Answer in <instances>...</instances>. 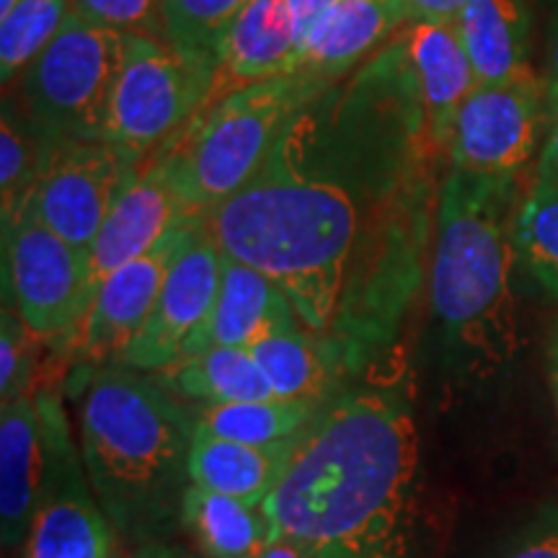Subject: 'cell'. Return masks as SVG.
Returning <instances> with one entry per match:
<instances>
[{"label": "cell", "mask_w": 558, "mask_h": 558, "mask_svg": "<svg viewBox=\"0 0 558 558\" xmlns=\"http://www.w3.org/2000/svg\"><path fill=\"white\" fill-rule=\"evenodd\" d=\"M439 156L393 41L344 88L329 83L300 107L262 169L202 220L357 375L393 344L422 282Z\"/></svg>", "instance_id": "6da1fadb"}, {"label": "cell", "mask_w": 558, "mask_h": 558, "mask_svg": "<svg viewBox=\"0 0 558 558\" xmlns=\"http://www.w3.org/2000/svg\"><path fill=\"white\" fill-rule=\"evenodd\" d=\"M418 427L401 360L375 357L320 403L262 509L305 558H407Z\"/></svg>", "instance_id": "7a4b0ae2"}, {"label": "cell", "mask_w": 558, "mask_h": 558, "mask_svg": "<svg viewBox=\"0 0 558 558\" xmlns=\"http://www.w3.org/2000/svg\"><path fill=\"white\" fill-rule=\"evenodd\" d=\"M68 390L78 399L83 465L114 533L135 548L169 541L192 486L197 411L158 373L120 362L81 365Z\"/></svg>", "instance_id": "3957f363"}, {"label": "cell", "mask_w": 558, "mask_h": 558, "mask_svg": "<svg viewBox=\"0 0 558 558\" xmlns=\"http://www.w3.org/2000/svg\"><path fill=\"white\" fill-rule=\"evenodd\" d=\"M514 179L450 169L437 199L429 305L445 369L469 386L507 378L520 352L512 298Z\"/></svg>", "instance_id": "277c9868"}, {"label": "cell", "mask_w": 558, "mask_h": 558, "mask_svg": "<svg viewBox=\"0 0 558 558\" xmlns=\"http://www.w3.org/2000/svg\"><path fill=\"white\" fill-rule=\"evenodd\" d=\"M326 86L295 70L207 101L156 150L181 199L202 215L233 197L262 169L295 111Z\"/></svg>", "instance_id": "5b68a950"}, {"label": "cell", "mask_w": 558, "mask_h": 558, "mask_svg": "<svg viewBox=\"0 0 558 558\" xmlns=\"http://www.w3.org/2000/svg\"><path fill=\"white\" fill-rule=\"evenodd\" d=\"M122 60V32L88 24L70 11L50 45L21 75L26 120L52 143L107 140Z\"/></svg>", "instance_id": "8992f818"}, {"label": "cell", "mask_w": 558, "mask_h": 558, "mask_svg": "<svg viewBox=\"0 0 558 558\" xmlns=\"http://www.w3.org/2000/svg\"><path fill=\"white\" fill-rule=\"evenodd\" d=\"M218 60L150 34H124V60L111 101L107 140L145 158L213 101Z\"/></svg>", "instance_id": "52a82bcc"}, {"label": "cell", "mask_w": 558, "mask_h": 558, "mask_svg": "<svg viewBox=\"0 0 558 558\" xmlns=\"http://www.w3.org/2000/svg\"><path fill=\"white\" fill-rule=\"evenodd\" d=\"M3 282L26 329L58 352L96 295L88 248L60 239L26 205L3 220Z\"/></svg>", "instance_id": "ba28073f"}, {"label": "cell", "mask_w": 558, "mask_h": 558, "mask_svg": "<svg viewBox=\"0 0 558 558\" xmlns=\"http://www.w3.org/2000/svg\"><path fill=\"white\" fill-rule=\"evenodd\" d=\"M45 484L24 558H111L114 527L96 499L60 393L39 390Z\"/></svg>", "instance_id": "9c48e42d"}, {"label": "cell", "mask_w": 558, "mask_h": 558, "mask_svg": "<svg viewBox=\"0 0 558 558\" xmlns=\"http://www.w3.org/2000/svg\"><path fill=\"white\" fill-rule=\"evenodd\" d=\"M140 156L111 140L52 143L21 205L78 248H90L109 209L140 173Z\"/></svg>", "instance_id": "30bf717a"}, {"label": "cell", "mask_w": 558, "mask_h": 558, "mask_svg": "<svg viewBox=\"0 0 558 558\" xmlns=\"http://www.w3.org/2000/svg\"><path fill=\"white\" fill-rule=\"evenodd\" d=\"M546 120V88L533 70L507 83L476 86L452 124L450 169L518 179L538 148Z\"/></svg>", "instance_id": "8fae6325"}, {"label": "cell", "mask_w": 558, "mask_h": 558, "mask_svg": "<svg viewBox=\"0 0 558 558\" xmlns=\"http://www.w3.org/2000/svg\"><path fill=\"white\" fill-rule=\"evenodd\" d=\"M202 226V215L184 220L166 233L148 254L137 256L104 279L96 290L86 318L62 349L78 365H109L137 337L160 295L166 277L190 246Z\"/></svg>", "instance_id": "7c38bea8"}, {"label": "cell", "mask_w": 558, "mask_h": 558, "mask_svg": "<svg viewBox=\"0 0 558 558\" xmlns=\"http://www.w3.org/2000/svg\"><path fill=\"white\" fill-rule=\"evenodd\" d=\"M220 277L222 251L202 220L197 235L173 262L148 320L117 362L145 373H163L179 362L186 341L213 308Z\"/></svg>", "instance_id": "4fadbf2b"}, {"label": "cell", "mask_w": 558, "mask_h": 558, "mask_svg": "<svg viewBox=\"0 0 558 558\" xmlns=\"http://www.w3.org/2000/svg\"><path fill=\"white\" fill-rule=\"evenodd\" d=\"M194 215L197 213L171 184L166 163L153 153L150 163L140 166L135 181L114 202L99 235L90 243L88 254L96 290L111 271L148 254L166 233Z\"/></svg>", "instance_id": "5bb4252c"}, {"label": "cell", "mask_w": 558, "mask_h": 558, "mask_svg": "<svg viewBox=\"0 0 558 558\" xmlns=\"http://www.w3.org/2000/svg\"><path fill=\"white\" fill-rule=\"evenodd\" d=\"M305 329L290 298L264 277L233 256L222 254V277L213 308L202 326L186 341L179 360L194 357L213 347L251 349L275 333Z\"/></svg>", "instance_id": "9a60e30c"}, {"label": "cell", "mask_w": 558, "mask_h": 558, "mask_svg": "<svg viewBox=\"0 0 558 558\" xmlns=\"http://www.w3.org/2000/svg\"><path fill=\"white\" fill-rule=\"evenodd\" d=\"M45 484V439L37 393L3 401L0 409V527L3 546L29 538Z\"/></svg>", "instance_id": "2e32d148"}, {"label": "cell", "mask_w": 558, "mask_h": 558, "mask_svg": "<svg viewBox=\"0 0 558 558\" xmlns=\"http://www.w3.org/2000/svg\"><path fill=\"white\" fill-rule=\"evenodd\" d=\"M414 75L432 143L448 153L458 109L478 86L456 24H411L401 39Z\"/></svg>", "instance_id": "e0dca14e"}, {"label": "cell", "mask_w": 558, "mask_h": 558, "mask_svg": "<svg viewBox=\"0 0 558 558\" xmlns=\"http://www.w3.org/2000/svg\"><path fill=\"white\" fill-rule=\"evenodd\" d=\"M298 65V34L288 0H248L218 52L215 99L251 83L288 75Z\"/></svg>", "instance_id": "ac0fdd59"}, {"label": "cell", "mask_w": 558, "mask_h": 558, "mask_svg": "<svg viewBox=\"0 0 558 558\" xmlns=\"http://www.w3.org/2000/svg\"><path fill=\"white\" fill-rule=\"evenodd\" d=\"M403 21L409 19L401 0H337L311 32L295 70L320 83H337Z\"/></svg>", "instance_id": "d6986e66"}, {"label": "cell", "mask_w": 558, "mask_h": 558, "mask_svg": "<svg viewBox=\"0 0 558 558\" xmlns=\"http://www.w3.org/2000/svg\"><path fill=\"white\" fill-rule=\"evenodd\" d=\"M298 437L277 445H243L197 429L190 458L192 484L262 507L288 469Z\"/></svg>", "instance_id": "ffe728a7"}, {"label": "cell", "mask_w": 558, "mask_h": 558, "mask_svg": "<svg viewBox=\"0 0 558 558\" xmlns=\"http://www.w3.org/2000/svg\"><path fill=\"white\" fill-rule=\"evenodd\" d=\"M456 29L478 86L507 83L530 73L527 16L520 0H469Z\"/></svg>", "instance_id": "44dd1931"}, {"label": "cell", "mask_w": 558, "mask_h": 558, "mask_svg": "<svg viewBox=\"0 0 558 558\" xmlns=\"http://www.w3.org/2000/svg\"><path fill=\"white\" fill-rule=\"evenodd\" d=\"M158 375L177 399L199 403L202 409L235 401L277 399L251 349L241 347L205 349L194 357L173 362Z\"/></svg>", "instance_id": "7402d4cb"}, {"label": "cell", "mask_w": 558, "mask_h": 558, "mask_svg": "<svg viewBox=\"0 0 558 558\" xmlns=\"http://www.w3.org/2000/svg\"><path fill=\"white\" fill-rule=\"evenodd\" d=\"M181 530L205 558H262L271 543V525L262 507L190 486L181 507Z\"/></svg>", "instance_id": "603a6c76"}, {"label": "cell", "mask_w": 558, "mask_h": 558, "mask_svg": "<svg viewBox=\"0 0 558 558\" xmlns=\"http://www.w3.org/2000/svg\"><path fill=\"white\" fill-rule=\"evenodd\" d=\"M277 399L326 401L352 375L341 369L326 339L308 329L262 339L251 347Z\"/></svg>", "instance_id": "cb8c5ba5"}, {"label": "cell", "mask_w": 558, "mask_h": 558, "mask_svg": "<svg viewBox=\"0 0 558 558\" xmlns=\"http://www.w3.org/2000/svg\"><path fill=\"white\" fill-rule=\"evenodd\" d=\"M324 401L264 399L235 401L197 411V429L243 445H277L295 439Z\"/></svg>", "instance_id": "d4e9b609"}, {"label": "cell", "mask_w": 558, "mask_h": 558, "mask_svg": "<svg viewBox=\"0 0 558 558\" xmlns=\"http://www.w3.org/2000/svg\"><path fill=\"white\" fill-rule=\"evenodd\" d=\"M518 267L548 298L558 300V186L535 181L514 218Z\"/></svg>", "instance_id": "484cf974"}, {"label": "cell", "mask_w": 558, "mask_h": 558, "mask_svg": "<svg viewBox=\"0 0 558 558\" xmlns=\"http://www.w3.org/2000/svg\"><path fill=\"white\" fill-rule=\"evenodd\" d=\"M248 0H160V39L179 50L218 60L226 34Z\"/></svg>", "instance_id": "4316f807"}, {"label": "cell", "mask_w": 558, "mask_h": 558, "mask_svg": "<svg viewBox=\"0 0 558 558\" xmlns=\"http://www.w3.org/2000/svg\"><path fill=\"white\" fill-rule=\"evenodd\" d=\"M70 0H19L0 19V78L11 83L50 45L68 19Z\"/></svg>", "instance_id": "83f0119b"}, {"label": "cell", "mask_w": 558, "mask_h": 558, "mask_svg": "<svg viewBox=\"0 0 558 558\" xmlns=\"http://www.w3.org/2000/svg\"><path fill=\"white\" fill-rule=\"evenodd\" d=\"M52 140L37 124L21 120L19 111L5 104L0 124V194L3 220H9L29 194Z\"/></svg>", "instance_id": "f1b7e54d"}, {"label": "cell", "mask_w": 558, "mask_h": 558, "mask_svg": "<svg viewBox=\"0 0 558 558\" xmlns=\"http://www.w3.org/2000/svg\"><path fill=\"white\" fill-rule=\"evenodd\" d=\"M37 337L26 329L24 320L9 305L3 308V324H0V399L11 401L19 396L34 393V378H37Z\"/></svg>", "instance_id": "f546056e"}, {"label": "cell", "mask_w": 558, "mask_h": 558, "mask_svg": "<svg viewBox=\"0 0 558 558\" xmlns=\"http://www.w3.org/2000/svg\"><path fill=\"white\" fill-rule=\"evenodd\" d=\"M484 558H558V505H543L530 512Z\"/></svg>", "instance_id": "4dcf8cb0"}, {"label": "cell", "mask_w": 558, "mask_h": 558, "mask_svg": "<svg viewBox=\"0 0 558 558\" xmlns=\"http://www.w3.org/2000/svg\"><path fill=\"white\" fill-rule=\"evenodd\" d=\"M160 0H70V9L88 24L122 34H150L160 37Z\"/></svg>", "instance_id": "1f68e13d"}, {"label": "cell", "mask_w": 558, "mask_h": 558, "mask_svg": "<svg viewBox=\"0 0 558 558\" xmlns=\"http://www.w3.org/2000/svg\"><path fill=\"white\" fill-rule=\"evenodd\" d=\"M411 24H456L469 0H401Z\"/></svg>", "instance_id": "d6a6232c"}, {"label": "cell", "mask_w": 558, "mask_h": 558, "mask_svg": "<svg viewBox=\"0 0 558 558\" xmlns=\"http://www.w3.org/2000/svg\"><path fill=\"white\" fill-rule=\"evenodd\" d=\"M337 0H288L292 21H295V34H298V58L303 45L308 41L311 32L316 29V24L324 19V13L331 9Z\"/></svg>", "instance_id": "836d02e7"}, {"label": "cell", "mask_w": 558, "mask_h": 558, "mask_svg": "<svg viewBox=\"0 0 558 558\" xmlns=\"http://www.w3.org/2000/svg\"><path fill=\"white\" fill-rule=\"evenodd\" d=\"M535 181L558 186V114L550 120L546 140H543L538 166H535Z\"/></svg>", "instance_id": "e575fe53"}, {"label": "cell", "mask_w": 558, "mask_h": 558, "mask_svg": "<svg viewBox=\"0 0 558 558\" xmlns=\"http://www.w3.org/2000/svg\"><path fill=\"white\" fill-rule=\"evenodd\" d=\"M543 88H546V107H548V122H550L558 114V16L554 21V29H550V37H548Z\"/></svg>", "instance_id": "d590c367"}, {"label": "cell", "mask_w": 558, "mask_h": 558, "mask_svg": "<svg viewBox=\"0 0 558 558\" xmlns=\"http://www.w3.org/2000/svg\"><path fill=\"white\" fill-rule=\"evenodd\" d=\"M130 558H194L190 550L181 546H173L171 541H150L135 548V554Z\"/></svg>", "instance_id": "8d00e7d4"}, {"label": "cell", "mask_w": 558, "mask_h": 558, "mask_svg": "<svg viewBox=\"0 0 558 558\" xmlns=\"http://www.w3.org/2000/svg\"><path fill=\"white\" fill-rule=\"evenodd\" d=\"M548 378H550V390H554V403L558 411V320L554 324V331H550V339H548Z\"/></svg>", "instance_id": "74e56055"}, {"label": "cell", "mask_w": 558, "mask_h": 558, "mask_svg": "<svg viewBox=\"0 0 558 558\" xmlns=\"http://www.w3.org/2000/svg\"><path fill=\"white\" fill-rule=\"evenodd\" d=\"M262 558H305V556L300 554V548L292 546L290 541L277 538V541H271V543H269V546H267V550H264V556H262Z\"/></svg>", "instance_id": "f35d334b"}, {"label": "cell", "mask_w": 558, "mask_h": 558, "mask_svg": "<svg viewBox=\"0 0 558 558\" xmlns=\"http://www.w3.org/2000/svg\"><path fill=\"white\" fill-rule=\"evenodd\" d=\"M19 0H0V19L9 16V13L13 11V5H16Z\"/></svg>", "instance_id": "ab89813d"}]
</instances>
